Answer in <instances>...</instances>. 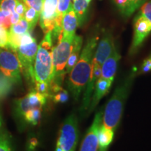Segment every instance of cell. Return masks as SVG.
<instances>
[{
    "label": "cell",
    "instance_id": "28",
    "mask_svg": "<svg viewBox=\"0 0 151 151\" xmlns=\"http://www.w3.org/2000/svg\"><path fill=\"white\" fill-rule=\"evenodd\" d=\"M9 40V30L0 25V49L7 48Z\"/></svg>",
    "mask_w": 151,
    "mask_h": 151
},
{
    "label": "cell",
    "instance_id": "9",
    "mask_svg": "<svg viewBox=\"0 0 151 151\" xmlns=\"http://www.w3.org/2000/svg\"><path fill=\"white\" fill-rule=\"evenodd\" d=\"M103 109H100L94 116L91 125L87 130L79 151H97L98 132L102 122Z\"/></svg>",
    "mask_w": 151,
    "mask_h": 151
},
{
    "label": "cell",
    "instance_id": "30",
    "mask_svg": "<svg viewBox=\"0 0 151 151\" xmlns=\"http://www.w3.org/2000/svg\"><path fill=\"white\" fill-rule=\"evenodd\" d=\"M139 13H141L143 16L146 17L151 22V0L150 1H146L140 7V11Z\"/></svg>",
    "mask_w": 151,
    "mask_h": 151
},
{
    "label": "cell",
    "instance_id": "35",
    "mask_svg": "<svg viewBox=\"0 0 151 151\" xmlns=\"http://www.w3.org/2000/svg\"><path fill=\"white\" fill-rule=\"evenodd\" d=\"M55 151H63V150H62L61 148H60L59 146H57L56 145V148H55Z\"/></svg>",
    "mask_w": 151,
    "mask_h": 151
},
{
    "label": "cell",
    "instance_id": "19",
    "mask_svg": "<svg viewBox=\"0 0 151 151\" xmlns=\"http://www.w3.org/2000/svg\"><path fill=\"white\" fill-rule=\"evenodd\" d=\"M29 31L32 32L29 24L23 17L18 22L11 26L9 29V34L15 36H22Z\"/></svg>",
    "mask_w": 151,
    "mask_h": 151
},
{
    "label": "cell",
    "instance_id": "3",
    "mask_svg": "<svg viewBox=\"0 0 151 151\" xmlns=\"http://www.w3.org/2000/svg\"><path fill=\"white\" fill-rule=\"evenodd\" d=\"M53 40L52 32L45 34L38 45L37 52L34 62V75L35 81H43L51 86L53 78L52 49Z\"/></svg>",
    "mask_w": 151,
    "mask_h": 151
},
{
    "label": "cell",
    "instance_id": "25",
    "mask_svg": "<svg viewBox=\"0 0 151 151\" xmlns=\"http://www.w3.org/2000/svg\"><path fill=\"white\" fill-rule=\"evenodd\" d=\"M0 151H11L10 137L6 132L0 133Z\"/></svg>",
    "mask_w": 151,
    "mask_h": 151
},
{
    "label": "cell",
    "instance_id": "38",
    "mask_svg": "<svg viewBox=\"0 0 151 151\" xmlns=\"http://www.w3.org/2000/svg\"><path fill=\"white\" fill-rule=\"evenodd\" d=\"M73 1H74V0H73Z\"/></svg>",
    "mask_w": 151,
    "mask_h": 151
},
{
    "label": "cell",
    "instance_id": "29",
    "mask_svg": "<svg viewBox=\"0 0 151 151\" xmlns=\"http://www.w3.org/2000/svg\"><path fill=\"white\" fill-rule=\"evenodd\" d=\"M27 7L35 9L39 14L42 10L43 0H22Z\"/></svg>",
    "mask_w": 151,
    "mask_h": 151
},
{
    "label": "cell",
    "instance_id": "13",
    "mask_svg": "<svg viewBox=\"0 0 151 151\" xmlns=\"http://www.w3.org/2000/svg\"><path fill=\"white\" fill-rule=\"evenodd\" d=\"M112 83L113 81L107 80V79L101 78L100 77L98 78L97 83L94 86V91L92 93V99L90 101L88 112H87V115H90V113L93 112L101 99L109 92Z\"/></svg>",
    "mask_w": 151,
    "mask_h": 151
},
{
    "label": "cell",
    "instance_id": "34",
    "mask_svg": "<svg viewBox=\"0 0 151 151\" xmlns=\"http://www.w3.org/2000/svg\"><path fill=\"white\" fill-rule=\"evenodd\" d=\"M21 18H22L21 17H20L18 14H17V13H16L14 11V13H12V14H11V24H14L15 23H16V22H18Z\"/></svg>",
    "mask_w": 151,
    "mask_h": 151
},
{
    "label": "cell",
    "instance_id": "22",
    "mask_svg": "<svg viewBox=\"0 0 151 151\" xmlns=\"http://www.w3.org/2000/svg\"><path fill=\"white\" fill-rule=\"evenodd\" d=\"M14 84L10 79L0 72V99L6 97L11 92Z\"/></svg>",
    "mask_w": 151,
    "mask_h": 151
},
{
    "label": "cell",
    "instance_id": "27",
    "mask_svg": "<svg viewBox=\"0 0 151 151\" xmlns=\"http://www.w3.org/2000/svg\"><path fill=\"white\" fill-rule=\"evenodd\" d=\"M17 0H0V9L12 14L15 11Z\"/></svg>",
    "mask_w": 151,
    "mask_h": 151
},
{
    "label": "cell",
    "instance_id": "15",
    "mask_svg": "<svg viewBox=\"0 0 151 151\" xmlns=\"http://www.w3.org/2000/svg\"><path fill=\"white\" fill-rule=\"evenodd\" d=\"M78 27V18L71 6L62 18L61 35L67 37H73L76 35V32Z\"/></svg>",
    "mask_w": 151,
    "mask_h": 151
},
{
    "label": "cell",
    "instance_id": "6",
    "mask_svg": "<svg viewBox=\"0 0 151 151\" xmlns=\"http://www.w3.org/2000/svg\"><path fill=\"white\" fill-rule=\"evenodd\" d=\"M79 140L78 118L72 113L64 120L60 129L57 146L63 151H76Z\"/></svg>",
    "mask_w": 151,
    "mask_h": 151
},
{
    "label": "cell",
    "instance_id": "18",
    "mask_svg": "<svg viewBox=\"0 0 151 151\" xmlns=\"http://www.w3.org/2000/svg\"><path fill=\"white\" fill-rule=\"evenodd\" d=\"M115 132L107 129L101 124L98 132L97 151H107L114 138Z\"/></svg>",
    "mask_w": 151,
    "mask_h": 151
},
{
    "label": "cell",
    "instance_id": "4",
    "mask_svg": "<svg viewBox=\"0 0 151 151\" xmlns=\"http://www.w3.org/2000/svg\"><path fill=\"white\" fill-rule=\"evenodd\" d=\"M37 48V40L32 35V32L29 31L22 36L20 46L16 52L20 62L22 73H23L26 80L32 83H35L34 62Z\"/></svg>",
    "mask_w": 151,
    "mask_h": 151
},
{
    "label": "cell",
    "instance_id": "36",
    "mask_svg": "<svg viewBox=\"0 0 151 151\" xmlns=\"http://www.w3.org/2000/svg\"><path fill=\"white\" fill-rule=\"evenodd\" d=\"M1 117H0V128H1Z\"/></svg>",
    "mask_w": 151,
    "mask_h": 151
},
{
    "label": "cell",
    "instance_id": "20",
    "mask_svg": "<svg viewBox=\"0 0 151 151\" xmlns=\"http://www.w3.org/2000/svg\"><path fill=\"white\" fill-rule=\"evenodd\" d=\"M39 16H40V14L39 12H37L33 8L27 7V9H26V11L24 15V18L27 20L28 23H29L30 30L32 32L34 28L35 27L36 24H37L38 21H39Z\"/></svg>",
    "mask_w": 151,
    "mask_h": 151
},
{
    "label": "cell",
    "instance_id": "37",
    "mask_svg": "<svg viewBox=\"0 0 151 151\" xmlns=\"http://www.w3.org/2000/svg\"><path fill=\"white\" fill-rule=\"evenodd\" d=\"M149 57H151V52H150V55H148Z\"/></svg>",
    "mask_w": 151,
    "mask_h": 151
},
{
    "label": "cell",
    "instance_id": "14",
    "mask_svg": "<svg viewBox=\"0 0 151 151\" xmlns=\"http://www.w3.org/2000/svg\"><path fill=\"white\" fill-rule=\"evenodd\" d=\"M120 59V55L118 48L116 46L113 48L112 52L107 59L105 60L101 66V71L100 78L107 79L113 81L116 76L117 69H118L119 60Z\"/></svg>",
    "mask_w": 151,
    "mask_h": 151
},
{
    "label": "cell",
    "instance_id": "1",
    "mask_svg": "<svg viewBox=\"0 0 151 151\" xmlns=\"http://www.w3.org/2000/svg\"><path fill=\"white\" fill-rule=\"evenodd\" d=\"M99 40V33L97 29L88 37L78 61L68 74L67 90L76 102L80 99L90 78L94 54Z\"/></svg>",
    "mask_w": 151,
    "mask_h": 151
},
{
    "label": "cell",
    "instance_id": "2",
    "mask_svg": "<svg viewBox=\"0 0 151 151\" xmlns=\"http://www.w3.org/2000/svg\"><path fill=\"white\" fill-rule=\"evenodd\" d=\"M137 75V69L131 71L116 87L103 110L101 122L103 127L113 132L116 131L123 114L126 101Z\"/></svg>",
    "mask_w": 151,
    "mask_h": 151
},
{
    "label": "cell",
    "instance_id": "7",
    "mask_svg": "<svg viewBox=\"0 0 151 151\" xmlns=\"http://www.w3.org/2000/svg\"><path fill=\"white\" fill-rule=\"evenodd\" d=\"M0 71L14 84L21 82V67L16 52L8 48L0 49Z\"/></svg>",
    "mask_w": 151,
    "mask_h": 151
},
{
    "label": "cell",
    "instance_id": "10",
    "mask_svg": "<svg viewBox=\"0 0 151 151\" xmlns=\"http://www.w3.org/2000/svg\"><path fill=\"white\" fill-rule=\"evenodd\" d=\"M58 15V0H43L42 10L39 16V24L46 34L52 32L55 27Z\"/></svg>",
    "mask_w": 151,
    "mask_h": 151
},
{
    "label": "cell",
    "instance_id": "12",
    "mask_svg": "<svg viewBox=\"0 0 151 151\" xmlns=\"http://www.w3.org/2000/svg\"><path fill=\"white\" fill-rule=\"evenodd\" d=\"M114 47V41L112 34L109 31L106 32L102 38L98 41L93 59L103 63L112 52Z\"/></svg>",
    "mask_w": 151,
    "mask_h": 151
},
{
    "label": "cell",
    "instance_id": "31",
    "mask_svg": "<svg viewBox=\"0 0 151 151\" xmlns=\"http://www.w3.org/2000/svg\"><path fill=\"white\" fill-rule=\"evenodd\" d=\"M27 8V6L22 0H17L16 6L15 7V12L17 13L21 18L24 17V13H25Z\"/></svg>",
    "mask_w": 151,
    "mask_h": 151
},
{
    "label": "cell",
    "instance_id": "5",
    "mask_svg": "<svg viewBox=\"0 0 151 151\" xmlns=\"http://www.w3.org/2000/svg\"><path fill=\"white\" fill-rule=\"evenodd\" d=\"M73 37L60 35L58 44L52 49L53 78L51 86H62L66 75V66L72 48Z\"/></svg>",
    "mask_w": 151,
    "mask_h": 151
},
{
    "label": "cell",
    "instance_id": "32",
    "mask_svg": "<svg viewBox=\"0 0 151 151\" xmlns=\"http://www.w3.org/2000/svg\"><path fill=\"white\" fill-rule=\"evenodd\" d=\"M151 71V57L148 56L146 59L144 60L143 62L141 67L140 68L139 72L137 73V74H140V73H146Z\"/></svg>",
    "mask_w": 151,
    "mask_h": 151
},
{
    "label": "cell",
    "instance_id": "33",
    "mask_svg": "<svg viewBox=\"0 0 151 151\" xmlns=\"http://www.w3.org/2000/svg\"><path fill=\"white\" fill-rule=\"evenodd\" d=\"M130 6H131V10L132 14H134V12L138 9L139 8L142 6L147 0H129Z\"/></svg>",
    "mask_w": 151,
    "mask_h": 151
},
{
    "label": "cell",
    "instance_id": "16",
    "mask_svg": "<svg viewBox=\"0 0 151 151\" xmlns=\"http://www.w3.org/2000/svg\"><path fill=\"white\" fill-rule=\"evenodd\" d=\"M83 39L82 36L76 35L74 36L73 40L72 48L70 55L68 59L67 66H66V74H69V72L74 67L77 61H78L79 56H80L81 50L83 47Z\"/></svg>",
    "mask_w": 151,
    "mask_h": 151
},
{
    "label": "cell",
    "instance_id": "21",
    "mask_svg": "<svg viewBox=\"0 0 151 151\" xmlns=\"http://www.w3.org/2000/svg\"><path fill=\"white\" fill-rule=\"evenodd\" d=\"M41 116V108H35L27 111L24 114L23 118L28 123L36 125L39 123Z\"/></svg>",
    "mask_w": 151,
    "mask_h": 151
},
{
    "label": "cell",
    "instance_id": "11",
    "mask_svg": "<svg viewBox=\"0 0 151 151\" xmlns=\"http://www.w3.org/2000/svg\"><path fill=\"white\" fill-rule=\"evenodd\" d=\"M47 97L37 92L35 90L29 92L24 97L17 101V111L20 116L23 117L27 111L35 108H41L46 103Z\"/></svg>",
    "mask_w": 151,
    "mask_h": 151
},
{
    "label": "cell",
    "instance_id": "8",
    "mask_svg": "<svg viewBox=\"0 0 151 151\" xmlns=\"http://www.w3.org/2000/svg\"><path fill=\"white\" fill-rule=\"evenodd\" d=\"M151 33V22L141 13L134 19V35L129 48V55L136 54L143 43Z\"/></svg>",
    "mask_w": 151,
    "mask_h": 151
},
{
    "label": "cell",
    "instance_id": "17",
    "mask_svg": "<svg viewBox=\"0 0 151 151\" xmlns=\"http://www.w3.org/2000/svg\"><path fill=\"white\" fill-rule=\"evenodd\" d=\"M92 0H74L72 5L73 10L76 14L78 26L83 25L88 18V12Z\"/></svg>",
    "mask_w": 151,
    "mask_h": 151
},
{
    "label": "cell",
    "instance_id": "23",
    "mask_svg": "<svg viewBox=\"0 0 151 151\" xmlns=\"http://www.w3.org/2000/svg\"><path fill=\"white\" fill-rule=\"evenodd\" d=\"M113 4L116 6L120 13L125 18H128L132 15L131 6L129 0H112Z\"/></svg>",
    "mask_w": 151,
    "mask_h": 151
},
{
    "label": "cell",
    "instance_id": "24",
    "mask_svg": "<svg viewBox=\"0 0 151 151\" xmlns=\"http://www.w3.org/2000/svg\"><path fill=\"white\" fill-rule=\"evenodd\" d=\"M35 90L37 92L43 94L47 97H50V86L48 83L46 82H43V81H35Z\"/></svg>",
    "mask_w": 151,
    "mask_h": 151
},
{
    "label": "cell",
    "instance_id": "26",
    "mask_svg": "<svg viewBox=\"0 0 151 151\" xmlns=\"http://www.w3.org/2000/svg\"><path fill=\"white\" fill-rule=\"evenodd\" d=\"M11 13L0 9V25H2L4 27L8 30L12 25L11 21Z\"/></svg>",
    "mask_w": 151,
    "mask_h": 151
}]
</instances>
